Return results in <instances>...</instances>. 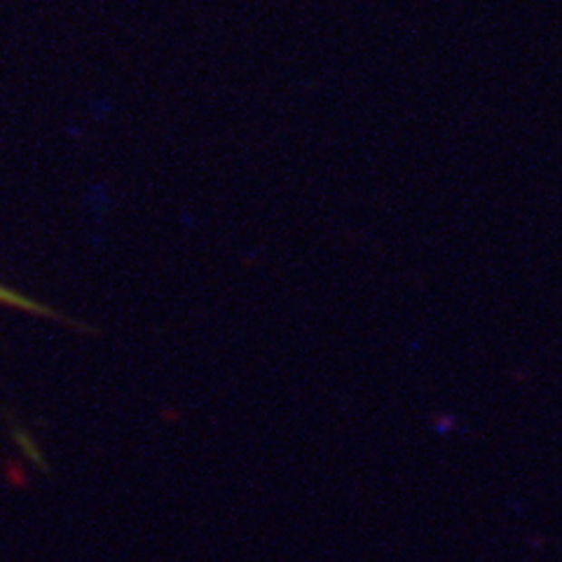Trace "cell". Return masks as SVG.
Here are the masks:
<instances>
[{"mask_svg":"<svg viewBox=\"0 0 562 562\" xmlns=\"http://www.w3.org/2000/svg\"><path fill=\"white\" fill-rule=\"evenodd\" d=\"M0 307L17 309V312L35 315V316H40V319H56V321H63V324L75 326V321H68L66 316L59 315L56 309L47 307V305L38 303V300L31 298V296H24L22 291H17V288H12V286H5V284H0Z\"/></svg>","mask_w":562,"mask_h":562,"instance_id":"1","label":"cell"}]
</instances>
